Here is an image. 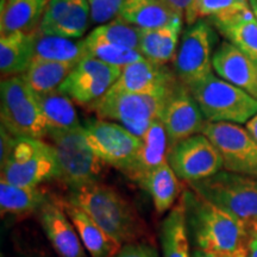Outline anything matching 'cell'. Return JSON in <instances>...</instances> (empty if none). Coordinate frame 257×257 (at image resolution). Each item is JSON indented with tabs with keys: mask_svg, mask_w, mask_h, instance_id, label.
Here are the masks:
<instances>
[{
	"mask_svg": "<svg viewBox=\"0 0 257 257\" xmlns=\"http://www.w3.org/2000/svg\"><path fill=\"white\" fill-rule=\"evenodd\" d=\"M114 257H159L156 250L148 244L128 243Z\"/></svg>",
	"mask_w": 257,
	"mask_h": 257,
	"instance_id": "d590c367",
	"label": "cell"
},
{
	"mask_svg": "<svg viewBox=\"0 0 257 257\" xmlns=\"http://www.w3.org/2000/svg\"><path fill=\"white\" fill-rule=\"evenodd\" d=\"M91 23L87 0H49L37 30L50 36L80 40Z\"/></svg>",
	"mask_w": 257,
	"mask_h": 257,
	"instance_id": "9a60e30c",
	"label": "cell"
},
{
	"mask_svg": "<svg viewBox=\"0 0 257 257\" xmlns=\"http://www.w3.org/2000/svg\"><path fill=\"white\" fill-rule=\"evenodd\" d=\"M189 188L255 231L257 227V178L221 170L211 178L188 182Z\"/></svg>",
	"mask_w": 257,
	"mask_h": 257,
	"instance_id": "5b68a950",
	"label": "cell"
},
{
	"mask_svg": "<svg viewBox=\"0 0 257 257\" xmlns=\"http://www.w3.org/2000/svg\"><path fill=\"white\" fill-rule=\"evenodd\" d=\"M201 134L219 152L224 170L257 178V142L245 127L232 123H206Z\"/></svg>",
	"mask_w": 257,
	"mask_h": 257,
	"instance_id": "8fae6325",
	"label": "cell"
},
{
	"mask_svg": "<svg viewBox=\"0 0 257 257\" xmlns=\"http://www.w3.org/2000/svg\"><path fill=\"white\" fill-rule=\"evenodd\" d=\"M163 2H165L167 5H169L175 12H178L179 15L184 16L185 17V14L191 9L194 0H163Z\"/></svg>",
	"mask_w": 257,
	"mask_h": 257,
	"instance_id": "74e56055",
	"label": "cell"
},
{
	"mask_svg": "<svg viewBox=\"0 0 257 257\" xmlns=\"http://www.w3.org/2000/svg\"><path fill=\"white\" fill-rule=\"evenodd\" d=\"M249 6V0H194L185 14V21L187 25H192L199 19L223 17Z\"/></svg>",
	"mask_w": 257,
	"mask_h": 257,
	"instance_id": "d6a6232c",
	"label": "cell"
},
{
	"mask_svg": "<svg viewBox=\"0 0 257 257\" xmlns=\"http://www.w3.org/2000/svg\"><path fill=\"white\" fill-rule=\"evenodd\" d=\"M36 98L49 130H73L82 126L74 107V101L60 89L36 94Z\"/></svg>",
	"mask_w": 257,
	"mask_h": 257,
	"instance_id": "83f0119b",
	"label": "cell"
},
{
	"mask_svg": "<svg viewBox=\"0 0 257 257\" xmlns=\"http://www.w3.org/2000/svg\"><path fill=\"white\" fill-rule=\"evenodd\" d=\"M44 192L37 187H21L0 181V208L2 214H25L40 211L47 201Z\"/></svg>",
	"mask_w": 257,
	"mask_h": 257,
	"instance_id": "4dcf8cb0",
	"label": "cell"
},
{
	"mask_svg": "<svg viewBox=\"0 0 257 257\" xmlns=\"http://www.w3.org/2000/svg\"><path fill=\"white\" fill-rule=\"evenodd\" d=\"M38 213L48 239L61 257H86L79 234L59 200L47 199Z\"/></svg>",
	"mask_w": 257,
	"mask_h": 257,
	"instance_id": "e0dca14e",
	"label": "cell"
},
{
	"mask_svg": "<svg viewBox=\"0 0 257 257\" xmlns=\"http://www.w3.org/2000/svg\"><path fill=\"white\" fill-rule=\"evenodd\" d=\"M178 81L174 70L167 64H159L147 59L121 68L112 91L128 94H153L168 88Z\"/></svg>",
	"mask_w": 257,
	"mask_h": 257,
	"instance_id": "2e32d148",
	"label": "cell"
},
{
	"mask_svg": "<svg viewBox=\"0 0 257 257\" xmlns=\"http://www.w3.org/2000/svg\"><path fill=\"white\" fill-rule=\"evenodd\" d=\"M86 142L106 165L124 174L131 168L143 146V141L120 124L104 119H89L82 124Z\"/></svg>",
	"mask_w": 257,
	"mask_h": 257,
	"instance_id": "30bf717a",
	"label": "cell"
},
{
	"mask_svg": "<svg viewBox=\"0 0 257 257\" xmlns=\"http://www.w3.org/2000/svg\"><path fill=\"white\" fill-rule=\"evenodd\" d=\"M167 161L176 176L187 184L211 178L223 169L219 152L202 134L186 138L170 148Z\"/></svg>",
	"mask_w": 257,
	"mask_h": 257,
	"instance_id": "7c38bea8",
	"label": "cell"
},
{
	"mask_svg": "<svg viewBox=\"0 0 257 257\" xmlns=\"http://www.w3.org/2000/svg\"><path fill=\"white\" fill-rule=\"evenodd\" d=\"M191 257H232V256L221 255V253L212 252V251H205V250L197 249V250H194V251H193Z\"/></svg>",
	"mask_w": 257,
	"mask_h": 257,
	"instance_id": "60d3db41",
	"label": "cell"
},
{
	"mask_svg": "<svg viewBox=\"0 0 257 257\" xmlns=\"http://www.w3.org/2000/svg\"><path fill=\"white\" fill-rule=\"evenodd\" d=\"M161 244L163 257H191L185 206L181 199L161 225Z\"/></svg>",
	"mask_w": 257,
	"mask_h": 257,
	"instance_id": "f1b7e54d",
	"label": "cell"
},
{
	"mask_svg": "<svg viewBox=\"0 0 257 257\" xmlns=\"http://www.w3.org/2000/svg\"><path fill=\"white\" fill-rule=\"evenodd\" d=\"M49 0H2L0 35L36 31Z\"/></svg>",
	"mask_w": 257,
	"mask_h": 257,
	"instance_id": "44dd1931",
	"label": "cell"
},
{
	"mask_svg": "<svg viewBox=\"0 0 257 257\" xmlns=\"http://www.w3.org/2000/svg\"><path fill=\"white\" fill-rule=\"evenodd\" d=\"M93 24L104 25L119 17L124 0H87Z\"/></svg>",
	"mask_w": 257,
	"mask_h": 257,
	"instance_id": "e575fe53",
	"label": "cell"
},
{
	"mask_svg": "<svg viewBox=\"0 0 257 257\" xmlns=\"http://www.w3.org/2000/svg\"><path fill=\"white\" fill-rule=\"evenodd\" d=\"M207 123L246 124L257 114V99L214 73L189 86Z\"/></svg>",
	"mask_w": 257,
	"mask_h": 257,
	"instance_id": "277c9868",
	"label": "cell"
},
{
	"mask_svg": "<svg viewBox=\"0 0 257 257\" xmlns=\"http://www.w3.org/2000/svg\"><path fill=\"white\" fill-rule=\"evenodd\" d=\"M59 202L92 257H114L120 251L121 243L106 233L86 212L68 200Z\"/></svg>",
	"mask_w": 257,
	"mask_h": 257,
	"instance_id": "ffe728a7",
	"label": "cell"
},
{
	"mask_svg": "<svg viewBox=\"0 0 257 257\" xmlns=\"http://www.w3.org/2000/svg\"><path fill=\"white\" fill-rule=\"evenodd\" d=\"M160 119L165 125L169 149L186 138L201 134L207 123L189 88L180 81L170 92Z\"/></svg>",
	"mask_w": 257,
	"mask_h": 257,
	"instance_id": "5bb4252c",
	"label": "cell"
},
{
	"mask_svg": "<svg viewBox=\"0 0 257 257\" xmlns=\"http://www.w3.org/2000/svg\"><path fill=\"white\" fill-rule=\"evenodd\" d=\"M249 4H250V8H251L253 15H255V17L257 19V0H249Z\"/></svg>",
	"mask_w": 257,
	"mask_h": 257,
	"instance_id": "b9f144b4",
	"label": "cell"
},
{
	"mask_svg": "<svg viewBox=\"0 0 257 257\" xmlns=\"http://www.w3.org/2000/svg\"><path fill=\"white\" fill-rule=\"evenodd\" d=\"M59 162L53 144L36 138L18 137L9 159L2 163V180L21 187H37L59 179Z\"/></svg>",
	"mask_w": 257,
	"mask_h": 257,
	"instance_id": "52a82bcc",
	"label": "cell"
},
{
	"mask_svg": "<svg viewBox=\"0 0 257 257\" xmlns=\"http://www.w3.org/2000/svg\"><path fill=\"white\" fill-rule=\"evenodd\" d=\"M176 82L153 94H128L110 89L87 110L93 112L99 119L120 124L142 140L154 121L161 118L167 99Z\"/></svg>",
	"mask_w": 257,
	"mask_h": 257,
	"instance_id": "3957f363",
	"label": "cell"
},
{
	"mask_svg": "<svg viewBox=\"0 0 257 257\" xmlns=\"http://www.w3.org/2000/svg\"><path fill=\"white\" fill-rule=\"evenodd\" d=\"M48 137L59 162V179L70 188L99 181L106 163L86 142L82 126L73 130H49Z\"/></svg>",
	"mask_w": 257,
	"mask_h": 257,
	"instance_id": "ba28073f",
	"label": "cell"
},
{
	"mask_svg": "<svg viewBox=\"0 0 257 257\" xmlns=\"http://www.w3.org/2000/svg\"><path fill=\"white\" fill-rule=\"evenodd\" d=\"M35 32H16L0 36V73L3 79L21 76L35 56Z\"/></svg>",
	"mask_w": 257,
	"mask_h": 257,
	"instance_id": "cb8c5ba5",
	"label": "cell"
},
{
	"mask_svg": "<svg viewBox=\"0 0 257 257\" xmlns=\"http://www.w3.org/2000/svg\"><path fill=\"white\" fill-rule=\"evenodd\" d=\"M18 137L9 133L5 127L0 126V163H4L17 143Z\"/></svg>",
	"mask_w": 257,
	"mask_h": 257,
	"instance_id": "8d00e7d4",
	"label": "cell"
},
{
	"mask_svg": "<svg viewBox=\"0 0 257 257\" xmlns=\"http://www.w3.org/2000/svg\"><path fill=\"white\" fill-rule=\"evenodd\" d=\"M83 41H85L86 49H87L89 56L100 60L110 66L117 67V68L121 69L128 64L144 59L141 51L118 46V44L99 37L92 31L87 37L83 38Z\"/></svg>",
	"mask_w": 257,
	"mask_h": 257,
	"instance_id": "1f68e13d",
	"label": "cell"
},
{
	"mask_svg": "<svg viewBox=\"0 0 257 257\" xmlns=\"http://www.w3.org/2000/svg\"><path fill=\"white\" fill-rule=\"evenodd\" d=\"M92 32L118 46L140 51L143 29L127 23L120 17L113 19L110 23L96 27Z\"/></svg>",
	"mask_w": 257,
	"mask_h": 257,
	"instance_id": "836d02e7",
	"label": "cell"
},
{
	"mask_svg": "<svg viewBox=\"0 0 257 257\" xmlns=\"http://www.w3.org/2000/svg\"><path fill=\"white\" fill-rule=\"evenodd\" d=\"M143 146L135 160L133 167L125 173L128 179L136 182L147 173L167 162L169 153V142L165 125L161 119H157L148 128L144 135Z\"/></svg>",
	"mask_w": 257,
	"mask_h": 257,
	"instance_id": "603a6c76",
	"label": "cell"
},
{
	"mask_svg": "<svg viewBox=\"0 0 257 257\" xmlns=\"http://www.w3.org/2000/svg\"><path fill=\"white\" fill-rule=\"evenodd\" d=\"M218 34L257 63V19L251 8L223 17L208 18Z\"/></svg>",
	"mask_w": 257,
	"mask_h": 257,
	"instance_id": "d6986e66",
	"label": "cell"
},
{
	"mask_svg": "<svg viewBox=\"0 0 257 257\" xmlns=\"http://www.w3.org/2000/svg\"><path fill=\"white\" fill-rule=\"evenodd\" d=\"M245 128L248 130V133L251 135L253 140L257 142V114L253 115L251 119L245 124Z\"/></svg>",
	"mask_w": 257,
	"mask_h": 257,
	"instance_id": "f35d334b",
	"label": "cell"
},
{
	"mask_svg": "<svg viewBox=\"0 0 257 257\" xmlns=\"http://www.w3.org/2000/svg\"><path fill=\"white\" fill-rule=\"evenodd\" d=\"M68 201L86 212L119 243L133 242L142 230L131 205L115 189L100 181L70 188Z\"/></svg>",
	"mask_w": 257,
	"mask_h": 257,
	"instance_id": "7a4b0ae2",
	"label": "cell"
},
{
	"mask_svg": "<svg viewBox=\"0 0 257 257\" xmlns=\"http://www.w3.org/2000/svg\"><path fill=\"white\" fill-rule=\"evenodd\" d=\"M2 126L17 137L43 140L49 126L36 94L22 76L3 79L0 83Z\"/></svg>",
	"mask_w": 257,
	"mask_h": 257,
	"instance_id": "8992f818",
	"label": "cell"
},
{
	"mask_svg": "<svg viewBox=\"0 0 257 257\" xmlns=\"http://www.w3.org/2000/svg\"><path fill=\"white\" fill-rule=\"evenodd\" d=\"M184 19L180 16L165 27L143 30L140 51L144 59L159 64L173 62L184 32Z\"/></svg>",
	"mask_w": 257,
	"mask_h": 257,
	"instance_id": "7402d4cb",
	"label": "cell"
},
{
	"mask_svg": "<svg viewBox=\"0 0 257 257\" xmlns=\"http://www.w3.org/2000/svg\"><path fill=\"white\" fill-rule=\"evenodd\" d=\"M181 200L188 236L198 249L232 257H249L251 227L191 188L184 191Z\"/></svg>",
	"mask_w": 257,
	"mask_h": 257,
	"instance_id": "6da1fadb",
	"label": "cell"
},
{
	"mask_svg": "<svg viewBox=\"0 0 257 257\" xmlns=\"http://www.w3.org/2000/svg\"><path fill=\"white\" fill-rule=\"evenodd\" d=\"M136 184L149 193L159 213L170 210L180 193L179 178L168 161L138 179Z\"/></svg>",
	"mask_w": 257,
	"mask_h": 257,
	"instance_id": "484cf974",
	"label": "cell"
},
{
	"mask_svg": "<svg viewBox=\"0 0 257 257\" xmlns=\"http://www.w3.org/2000/svg\"><path fill=\"white\" fill-rule=\"evenodd\" d=\"M256 66H257V63H256Z\"/></svg>",
	"mask_w": 257,
	"mask_h": 257,
	"instance_id": "7bdbcfd3",
	"label": "cell"
},
{
	"mask_svg": "<svg viewBox=\"0 0 257 257\" xmlns=\"http://www.w3.org/2000/svg\"><path fill=\"white\" fill-rule=\"evenodd\" d=\"M74 67L69 63L34 59L27 72L21 76L32 92L43 94L59 89Z\"/></svg>",
	"mask_w": 257,
	"mask_h": 257,
	"instance_id": "f546056e",
	"label": "cell"
},
{
	"mask_svg": "<svg viewBox=\"0 0 257 257\" xmlns=\"http://www.w3.org/2000/svg\"><path fill=\"white\" fill-rule=\"evenodd\" d=\"M85 41L72 38L50 36L36 30L35 32V56L34 59L69 63L76 66L83 59L88 57Z\"/></svg>",
	"mask_w": 257,
	"mask_h": 257,
	"instance_id": "4316f807",
	"label": "cell"
},
{
	"mask_svg": "<svg viewBox=\"0 0 257 257\" xmlns=\"http://www.w3.org/2000/svg\"><path fill=\"white\" fill-rule=\"evenodd\" d=\"M180 16L163 0H124L119 17L135 27L149 30L165 27Z\"/></svg>",
	"mask_w": 257,
	"mask_h": 257,
	"instance_id": "d4e9b609",
	"label": "cell"
},
{
	"mask_svg": "<svg viewBox=\"0 0 257 257\" xmlns=\"http://www.w3.org/2000/svg\"><path fill=\"white\" fill-rule=\"evenodd\" d=\"M217 41V30L208 21L199 19L194 24L187 25L172 62L180 82L189 87L213 73L212 60Z\"/></svg>",
	"mask_w": 257,
	"mask_h": 257,
	"instance_id": "9c48e42d",
	"label": "cell"
},
{
	"mask_svg": "<svg viewBox=\"0 0 257 257\" xmlns=\"http://www.w3.org/2000/svg\"><path fill=\"white\" fill-rule=\"evenodd\" d=\"M212 67L220 79L257 99V66L233 44L223 41L214 51Z\"/></svg>",
	"mask_w": 257,
	"mask_h": 257,
	"instance_id": "ac0fdd59",
	"label": "cell"
},
{
	"mask_svg": "<svg viewBox=\"0 0 257 257\" xmlns=\"http://www.w3.org/2000/svg\"><path fill=\"white\" fill-rule=\"evenodd\" d=\"M248 256L249 257H257V227L253 231L251 239L249 242L248 246Z\"/></svg>",
	"mask_w": 257,
	"mask_h": 257,
	"instance_id": "ab89813d",
	"label": "cell"
},
{
	"mask_svg": "<svg viewBox=\"0 0 257 257\" xmlns=\"http://www.w3.org/2000/svg\"><path fill=\"white\" fill-rule=\"evenodd\" d=\"M120 73V68L88 56L74 67L59 89L74 102L88 108L110 91Z\"/></svg>",
	"mask_w": 257,
	"mask_h": 257,
	"instance_id": "4fadbf2b",
	"label": "cell"
}]
</instances>
